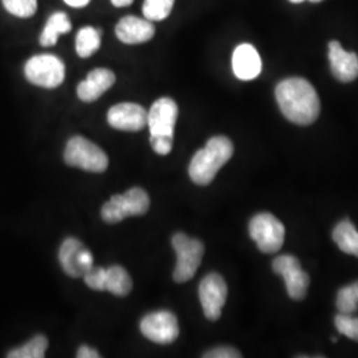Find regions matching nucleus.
Here are the masks:
<instances>
[{
    "label": "nucleus",
    "instance_id": "ddd939ff",
    "mask_svg": "<svg viewBox=\"0 0 358 358\" xmlns=\"http://www.w3.org/2000/svg\"><path fill=\"white\" fill-rule=\"evenodd\" d=\"M108 124L117 130L138 131L148 125V112L138 103H117L108 112Z\"/></svg>",
    "mask_w": 358,
    "mask_h": 358
},
{
    "label": "nucleus",
    "instance_id": "4be33fe9",
    "mask_svg": "<svg viewBox=\"0 0 358 358\" xmlns=\"http://www.w3.org/2000/svg\"><path fill=\"white\" fill-rule=\"evenodd\" d=\"M48 348V340L45 336L38 334L32 337L24 345L19 346L8 352V358H43Z\"/></svg>",
    "mask_w": 358,
    "mask_h": 358
},
{
    "label": "nucleus",
    "instance_id": "cd10ccee",
    "mask_svg": "<svg viewBox=\"0 0 358 358\" xmlns=\"http://www.w3.org/2000/svg\"><path fill=\"white\" fill-rule=\"evenodd\" d=\"M205 358H241L242 353L230 346H219L215 349H211L203 355Z\"/></svg>",
    "mask_w": 358,
    "mask_h": 358
},
{
    "label": "nucleus",
    "instance_id": "393cba45",
    "mask_svg": "<svg viewBox=\"0 0 358 358\" xmlns=\"http://www.w3.org/2000/svg\"><path fill=\"white\" fill-rule=\"evenodd\" d=\"M1 3L8 13L22 19L34 16L38 10V0H1Z\"/></svg>",
    "mask_w": 358,
    "mask_h": 358
},
{
    "label": "nucleus",
    "instance_id": "dca6fc26",
    "mask_svg": "<svg viewBox=\"0 0 358 358\" xmlns=\"http://www.w3.org/2000/svg\"><path fill=\"white\" fill-rule=\"evenodd\" d=\"M329 62L333 76L343 83H350L358 77V56L344 51L338 41L329 44Z\"/></svg>",
    "mask_w": 358,
    "mask_h": 358
},
{
    "label": "nucleus",
    "instance_id": "c756f323",
    "mask_svg": "<svg viewBox=\"0 0 358 358\" xmlns=\"http://www.w3.org/2000/svg\"><path fill=\"white\" fill-rule=\"evenodd\" d=\"M65 4H68L69 7H73V8H83L85 6L90 4V0H64Z\"/></svg>",
    "mask_w": 358,
    "mask_h": 358
},
{
    "label": "nucleus",
    "instance_id": "412c9836",
    "mask_svg": "<svg viewBox=\"0 0 358 358\" xmlns=\"http://www.w3.org/2000/svg\"><path fill=\"white\" fill-rule=\"evenodd\" d=\"M101 47V31L94 27H84L76 35L77 55L83 59L90 57Z\"/></svg>",
    "mask_w": 358,
    "mask_h": 358
},
{
    "label": "nucleus",
    "instance_id": "a878e982",
    "mask_svg": "<svg viewBox=\"0 0 358 358\" xmlns=\"http://www.w3.org/2000/svg\"><path fill=\"white\" fill-rule=\"evenodd\" d=\"M334 325L341 334L353 341H358V317H355L353 315L338 313L334 317Z\"/></svg>",
    "mask_w": 358,
    "mask_h": 358
},
{
    "label": "nucleus",
    "instance_id": "39448f33",
    "mask_svg": "<svg viewBox=\"0 0 358 358\" xmlns=\"http://www.w3.org/2000/svg\"><path fill=\"white\" fill-rule=\"evenodd\" d=\"M64 161L68 166L90 173H103L109 165V158L103 149L81 136L72 137L66 142Z\"/></svg>",
    "mask_w": 358,
    "mask_h": 358
},
{
    "label": "nucleus",
    "instance_id": "4468645a",
    "mask_svg": "<svg viewBox=\"0 0 358 358\" xmlns=\"http://www.w3.org/2000/svg\"><path fill=\"white\" fill-rule=\"evenodd\" d=\"M155 35V27L148 19L137 16H125L115 26V36L128 45L142 44L152 40Z\"/></svg>",
    "mask_w": 358,
    "mask_h": 358
},
{
    "label": "nucleus",
    "instance_id": "f3484780",
    "mask_svg": "<svg viewBox=\"0 0 358 358\" xmlns=\"http://www.w3.org/2000/svg\"><path fill=\"white\" fill-rule=\"evenodd\" d=\"M232 69L235 76L244 81L254 80L262 72V59L251 44H241L232 55Z\"/></svg>",
    "mask_w": 358,
    "mask_h": 358
},
{
    "label": "nucleus",
    "instance_id": "6ab92c4d",
    "mask_svg": "<svg viewBox=\"0 0 358 358\" xmlns=\"http://www.w3.org/2000/svg\"><path fill=\"white\" fill-rule=\"evenodd\" d=\"M333 241L343 252L358 257V231L350 220L345 219L334 227Z\"/></svg>",
    "mask_w": 358,
    "mask_h": 358
},
{
    "label": "nucleus",
    "instance_id": "9b49d317",
    "mask_svg": "<svg viewBox=\"0 0 358 358\" xmlns=\"http://www.w3.org/2000/svg\"><path fill=\"white\" fill-rule=\"evenodd\" d=\"M227 284L219 273H210L199 285V300L206 319L217 321L227 299Z\"/></svg>",
    "mask_w": 358,
    "mask_h": 358
},
{
    "label": "nucleus",
    "instance_id": "f8f14e48",
    "mask_svg": "<svg viewBox=\"0 0 358 358\" xmlns=\"http://www.w3.org/2000/svg\"><path fill=\"white\" fill-rule=\"evenodd\" d=\"M59 260L65 273L81 278L93 267V255L76 238H66L59 251Z\"/></svg>",
    "mask_w": 358,
    "mask_h": 358
},
{
    "label": "nucleus",
    "instance_id": "20e7f679",
    "mask_svg": "<svg viewBox=\"0 0 358 358\" xmlns=\"http://www.w3.org/2000/svg\"><path fill=\"white\" fill-rule=\"evenodd\" d=\"M150 207V198L141 187H133L125 194H115L101 208L105 223L115 224L128 217H141Z\"/></svg>",
    "mask_w": 358,
    "mask_h": 358
},
{
    "label": "nucleus",
    "instance_id": "bb28decb",
    "mask_svg": "<svg viewBox=\"0 0 358 358\" xmlns=\"http://www.w3.org/2000/svg\"><path fill=\"white\" fill-rule=\"evenodd\" d=\"M85 284L90 289L94 291H105L106 287V269L103 267H92V268L83 276Z\"/></svg>",
    "mask_w": 358,
    "mask_h": 358
},
{
    "label": "nucleus",
    "instance_id": "423d86ee",
    "mask_svg": "<svg viewBox=\"0 0 358 358\" xmlns=\"http://www.w3.org/2000/svg\"><path fill=\"white\" fill-rule=\"evenodd\" d=\"M171 243L177 254V266L173 273L174 282H189L195 276L202 263L205 245L199 239H194L182 232L173 236Z\"/></svg>",
    "mask_w": 358,
    "mask_h": 358
},
{
    "label": "nucleus",
    "instance_id": "aec40b11",
    "mask_svg": "<svg viewBox=\"0 0 358 358\" xmlns=\"http://www.w3.org/2000/svg\"><path fill=\"white\" fill-rule=\"evenodd\" d=\"M133 288L131 278L128 271L121 266H112L106 269V287L105 291H109L110 294L124 297L130 294Z\"/></svg>",
    "mask_w": 358,
    "mask_h": 358
},
{
    "label": "nucleus",
    "instance_id": "b1692460",
    "mask_svg": "<svg viewBox=\"0 0 358 358\" xmlns=\"http://www.w3.org/2000/svg\"><path fill=\"white\" fill-rule=\"evenodd\" d=\"M176 0H145L142 13L145 19L150 22L165 20L173 11Z\"/></svg>",
    "mask_w": 358,
    "mask_h": 358
},
{
    "label": "nucleus",
    "instance_id": "1a4fd4ad",
    "mask_svg": "<svg viewBox=\"0 0 358 358\" xmlns=\"http://www.w3.org/2000/svg\"><path fill=\"white\" fill-rule=\"evenodd\" d=\"M141 333L155 344L166 345L174 343L179 336L178 320L169 310H158L146 315L141 321Z\"/></svg>",
    "mask_w": 358,
    "mask_h": 358
},
{
    "label": "nucleus",
    "instance_id": "9d476101",
    "mask_svg": "<svg viewBox=\"0 0 358 358\" xmlns=\"http://www.w3.org/2000/svg\"><path fill=\"white\" fill-rule=\"evenodd\" d=\"M272 268L284 279L287 291L292 300H303L306 297L309 287V276L301 268L297 257L292 255L279 256L273 260Z\"/></svg>",
    "mask_w": 358,
    "mask_h": 358
},
{
    "label": "nucleus",
    "instance_id": "f03ea898",
    "mask_svg": "<svg viewBox=\"0 0 358 358\" xmlns=\"http://www.w3.org/2000/svg\"><path fill=\"white\" fill-rule=\"evenodd\" d=\"M234 154V145L230 138L217 136L210 138L205 148L194 154L189 176L199 186L210 185L217 177V171L224 166Z\"/></svg>",
    "mask_w": 358,
    "mask_h": 358
},
{
    "label": "nucleus",
    "instance_id": "5701e85b",
    "mask_svg": "<svg viewBox=\"0 0 358 358\" xmlns=\"http://www.w3.org/2000/svg\"><path fill=\"white\" fill-rule=\"evenodd\" d=\"M336 307L338 309V313L355 315L357 312L358 282H352L338 291Z\"/></svg>",
    "mask_w": 358,
    "mask_h": 358
},
{
    "label": "nucleus",
    "instance_id": "f257e3e1",
    "mask_svg": "<svg viewBox=\"0 0 358 358\" xmlns=\"http://www.w3.org/2000/svg\"><path fill=\"white\" fill-rule=\"evenodd\" d=\"M275 93L282 115L294 124L310 125L320 115L319 94L306 78L282 80Z\"/></svg>",
    "mask_w": 358,
    "mask_h": 358
},
{
    "label": "nucleus",
    "instance_id": "7c9ffc66",
    "mask_svg": "<svg viewBox=\"0 0 358 358\" xmlns=\"http://www.w3.org/2000/svg\"><path fill=\"white\" fill-rule=\"evenodd\" d=\"M110 1H112V4H113L115 7H118V8L128 7V6H130V4L133 3V0H110Z\"/></svg>",
    "mask_w": 358,
    "mask_h": 358
},
{
    "label": "nucleus",
    "instance_id": "7ed1b4c3",
    "mask_svg": "<svg viewBox=\"0 0 358 358\" xmlns=\"http://www.w3.org/2000/svg\"><path fill=\"white\" fill-rule=\"evenodd\" d=\"M178 118V105L170 97H161L148 112L150 143L154 152L167 155L173 149L174 128Z\"/></svg>",
    "mask_w": 358,
    "mask_h": 358
},
{
    "label": "nucleus",
    "instance_id": "a211bd4d",
    "mask_svg": "<svg viewBox=\"0 0 358 358\" xmlns=\"http://www.w3.org/2000/svg\"><path fill=\"white\" fill-rule=\"evenodd\" d=\"M72 23L65 13H52L47 20L43 32L40 35V45L41 47H52L57 43L62 35L71 32Z\"/></svg>",
    "mask_w": 358,
    "mask_h": 358
},
{
    "label": "nucleus",
    "instance_id": "2eb2a0df",
    "mask_svg": "<svg viewBox=\"0 0 358 358\" xmlns=\"http://www.w3.org/2000/svg\"><path fill=\"white\" fill-rule=\"evenodd\" d=\"M115 83V75L108 68H96L90 71L87 78L77 85V96L84 103L99 100Z\"/></svg>",
    "mask_w": 358,
    "mask_h": 358
},
{
    "label": "nucleus",
    "instance_id": "2f4dec72",
    "mask_svg": "<svg viewBox=\"0 0 358 358\" xmlns=\"http://www.w3.org/2000/svg\"><path fill=\"white\" fill-rule=\"evenodd\" d=\"M289 1H292V3H301V1H304V0H289ZM310 1H313V3H319L321 0H310Z\"/></svg>",
    "mask_w": 358,
    "mask_h": 358
},
{
    "label": "nucleus",
    "instance_id": "6e6552de",
    "mask_svg": "<svg viewBox=\"0 0 358 358\" xmlns=\"http://www.w3.org/2000/svg\"><path fill=\"white\" fill-rule=\"evenodd\" d=\"M250 235L262 252L275 254L284 244L285 229L275 215L269 213H260L250 222Z\"/></svg>",
    "mask_w": 358,
    "mask_h": 358
},
{
    "label": "nucleus",
    "instance_id": "c85d7f7f",
    "mask_svg": "<svg viewBox=\"0 0 358 358\" xmlns=\"http://www.w3.org/2000/svg\"><path fill=\"white\" fill-rule=\"evenodd\" d=\"M77 357L78 358H99L100 357V353L96 350V349H93V348H90L88 345H83L78 348V350H77Z\"/></svg>",
    "mask_w": 358,
    "mask_h": 358
},
{
    "label": "nucleus",
    "instance_id": "0eeeda50",
    "mask_svg": "<svg viewBox=\"0 0 358 358\" xmlns=\"http://www.w3.org/2000/svg\"><path fill=\"white\" fill-rule=\"evenodd\" d=\"M24 73L31 84L53 90L60 87L64 81L65 65L63 60L55 55H36L27 62Z\"/></svg>",
    "mask_w": 358,
    "mask_h": 358
}]
</instances>
